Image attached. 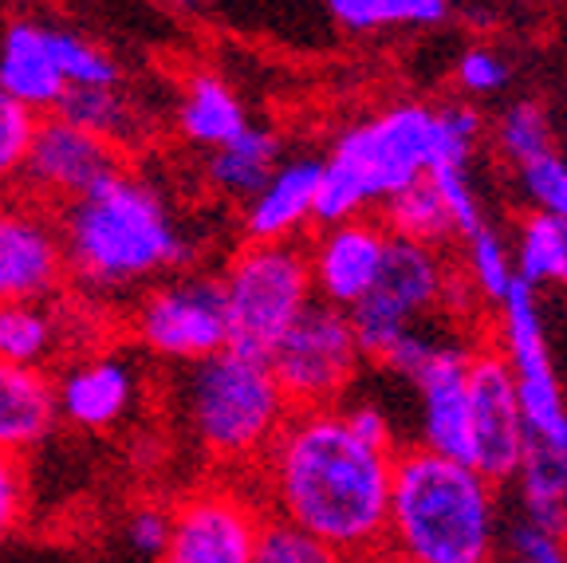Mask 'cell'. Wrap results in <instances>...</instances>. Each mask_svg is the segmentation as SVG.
Segmentation results:
<instances>
[{"label":"cell","instance_id":"1","mask_svg":"<svg viewBox=\"0 0 567 563\" xmlns=\"http://www.w3.org/2000/svg\"><path fill=\"white\" fill-rule=\"evenodd\" d=\"M394 453L354 438L339 410H292L260 458L276 520L323 540L351 563L386 555V504Z\"/></svg>","mask_w":567,"mask_h":563},{"label":"cell","instance_id":"2","mask_svg":"<svg viewBox=\"0 0 567 563\" xmlns=\"http://www.w3.org/2000/svg\"><path fill=\"white\" fill-rule=\"evenodd\" d=\"M52 217L60 229L63 268L91 296H123L194 256L166 197L131 170L60 205Z\"/></svg>","mask_w":567,"mask_h":563},{"label":"cell","instance_id":"3","mask_svg":"<svg viewBox=\"0 0 567 563\" xmlns=\"http://www.w3.org/2000/svg\"><path fill=\"white\" fill-rule=\"evenodd\" d=\"M386 555L402 563H496V489L473 465L406 449L394 458Z\"/></svg>","mask_w":567,"mask_h":563},{"label":"cell","instance_id":"4","mask_svg":"<svg viewBox=\"0 0 567 563\" xmlns=\"http://www.w3.org/2000/svg\"><path fill=\"white\" fill-rule=\"evenodd\" d=\"M186 414L197 446L217 465H252L265 458L292 406L265 359L221 351L189 370Z\"/></svg>","mask_w":567,"mask_h":563},{"label":"cell","instance_id":"5","mask_svg":"<svg viewBox=\"0 0 567 563\" xmlns=\"http://www.w3.org/2000/svg\"><path fill=\"white\" fill-rule=\"evenodd\" d=\"M221 296L225 327H229L225 351L268 359L280 335L311 304L308 248H300L296 240L240 248L221 276Z\"/></svg>","mask_w":567,"mask_h":563},{"label":"cell","instance_id":"6","mask_svg":"<svg viewBox=\"0 0 567 563\" xmlns=\"http://www.w3.org/2000/svg\"><path fill=\"white\" fill-rule=\"evenodd\" d=\"M359 359L363 351L354 344L347 311L311 299L265 362L292 410H316V406H331L351 387Z\"/></svg>","mask_w":567,"mask_h":563},{"label":"cell","instance_id":"7","mask_svg":"<svg viewBox=\"0 0 567 563\" xmlns=\"http://www.w3.org/2000/svg\"><path fill=\"white\" fill-rule=\"evenodd\" d=\"M442 296H445L442 256L430 245L390 237L386 260H382V273L374 280V288L347 311L359 351L367 359H382V351L402 331L417 327V319L430 308H437Z\"/></svg>","mask_w":567,"mask_h":563},{"label":"cell","instance_id":"8","mask_svg":"<svg viewBox=\"0 0 567 563\" xmlns=\"http://www.w3.org/2000/svg\"><path fill=\"white\" fill-rule=\"evenodd\" d=\"M430 134H434V111L414 103L394 106L371 123L351 126L336 142L328 162L363 190L367 205L386 202V197L402 194L406 185L425 177Z\"/></svg>","mask_w":567,"mask_h":563},{"label":"cell","instance_id":"9","mask_svg":"<svg viewBox=\"0 0 567 563\" xmlns=\"http://www.w3.org/2000/svg\"><path fill=\"white\" fill-rule=\"evenodd\" d=\"M134 339L146 351L177 362H202L229 347L221 276H177L142 296L134 308Z\"/></svg>","mask_w":567,"mask_h":563},{"label":"cell","instance_id":"10","mask_svg":"<svg viewBox=\"0 0 567 563\" xmlns=\"http://www.w3.org/2000/svg\"><path fill=\"white\" fill-rule=\"evenodd\" d=\"M265 509L233 484H202L169 512L162 563H252Z\"/></svg>","mask_w":567,"mask_h":563},{"label":"cell","instance_id":"11","mask_svg":"<svg viewBox=\"0 0 567 563\" xmlns=\"http://www.w3.org/2000/svg\"><path fill=\"white\" fill-rule=\"evenodd\" d=\"M123 150L115 142L95 139V134L63 123L55 115H40L17 185L24 202H35L55 213L60 205L75 202V197H83L99 182L123 174Z\"/></svg>","mask_w":567,"mask_h":563},{"label":"cell","instance_id":"12","mask_svg":"<svg viewBox=\"0 0 567 563\" xmlns=\"http://www.w3.org/2000/svg\"><path fill=\"white\" fill-rule=\"evenodd\" d=\"M505 308V347H508V370H513L516 402H520L524 433L528 441H540L548 449L567 453V406L559 395L551 355L544 344V327L536 299L524 280L513 276V288L501 299Z\"/></svg>","mask_w":567,"mask_h":563},{"label":"cell","instance_id":"13","mask_svg":"<svg viewBox=\"0 0 567 563\" xmlns=\"http://www.w3.org/2000/svg\"><path fill=\"white\" fill-rule=\"evenodd\" d=\"M68 268L52 209L0 194V304L60 296Z\"/></svg>","mask_w":567,"mask_h":563},{"label":"cell","instance_id":"14","mask_svg":"<svg viewBox=\"0 0 567 563\" xmlns=\"http://www.w3.org/2000/svg\"><path fill=\"white\" fill-rule=\"evenodd\" d=\"M465 387H470L473 469L493 484L508 481L520 469L528 433H524L520 402H516L513 370H508L505 355H470Z\"/></svg>","mask_w":567,"mask_h":563},{"label":"cell","instance_id":"15","mask_svg":"<svg viewBox=\"0 0 567 563\" xmlns=\"http://www.w3.org/2000/svg\"><path fill=\"white\" fill-rule=\"evenodd\" d=\"M386 245V229L359 217L323 229L316 245L308 248L311 291H319L323 304H331V308H354L379 280Z\"/></svg>","mask_w":567,"mask_h":563},{"label":"cell","instance_id":"16","mask_svg":"<svg viewBox=\"0 0 567 563\" xmlns=\"http://www.w3.org/2000/svg\"><path fill=\"white\" fill-rule=\"evenodd\" d=\"M470 351L453 344H437L434 355L414 379L422 390V449L437 458L473 465V426H470Z\"/></svg>","mask_w":567,"mask_h":563},{"label":"cell","instance_id":"17","mask_svg":"<svg viewBox=\"0 0 567 563\" xmlns=\"http://www.w3.org/2000/svg\"><path fill=\"white\" fill-rule=\"evenodd\" d=\"M60 422V395L48 367L0 362V449L24 458L52 438Z\"/></svg>","mask_w":567,"mask_h":563},{"label":"cell","instance_id":"18","mask_svg":"<svg viewBox=\"0 0 567 563\" xmlns=\"http://www.w3.org/2000/svg\"><path fill=\"white\" fill-rule=\"evenodd\" d=\"M55 395H60V418L75 422L80 430H106L131 410L134 370L115 355H91L63 370L55 379Z\"/></svg>","mask_w":567,"mask_h":563},{"label":"cell","instance_id":"19","mask_svg":"<svg viewBox=\"0 0 567 563\" xmlns=\"http://www.w3.org/2000/svg\"><path fill=\"white\" fill-rule=\"evenodd\" d=\"M323 174V162L296 158L288 166H276L260 194L245 202V237L248 245H272V240H292L303 221H311V202Z\"/></svg>","mask_w":567,"mask_h":563},{"label":"cell","instance_id":"20","mask_svg":"<svg viewBox=\"0 0 567 563\" xmlns=\"http://www.w3.org/2000/svg\"><path fill=\"white\" fill-rule=\"evenodd\" d=\"M0 91H9L28 111H52L68 91L55 68L48 28L35 20H12L0 35Z\"/></svg>","mask_w":567,"mask_h":563},{"label":"cell","instance_id":"21","mask_svg":"<svg viewBox=\"0 0 567 563\" xmlns=\"http://www.w3.org/2000/svg\"><path fill=\"white\" fill-rule=\"evenodd\" d=\"M177 126L189 142L197 146H225L248 126L245 106L229 91V83L217 80V75H194L182 91V103H177Z\"/></svg>","mask_w":567,"mask_h":563},{"label":"cell","instance_id":"22","mask_svg":"<svg viewBox=\"0 0 567 563\" xmlns=\"http://www.w3.org/2000/svg\"><path fill=\"white\" fill-rule=\"evenodd\" d=\"M516 477H520L524 520L567 540V453L540 441H524Z\"/></svg>","mask_w":567,"mask_h":563},{"label":"cell","instance_id":"23","mask_svg":"<svg viewBox=\"0 0 567 563\" xmlns=\"http://www.w3.org/2000/svg\"><path fill=\"white\" fill-rule=\"evenodd\" d=\"M276 158H280V142L272 131L260 126H245L233 142L217 146L209 154V185L221 190L229 197H252L265 190V182L272 177Z\"/></svg>","mask_w":567,"mask_h":563},{"label":"cell","instance_id":"24","mask_svg":"<svg viewBox=\"0 0 567 563\" xmlns=\"http://www.w3.org/2000/svg\"><path fill=\"white\" fill-rule=\"evenodd\" d=\"M55 351H60V316L48 299L0 304V362L48 367Z\"/></svg>","mask_w":567,"mask_h":563},{"label":"cell","instance_id":"25","mask_svg":"<svg viewBox=\"0 0 567 563\" xmlns=\"http://www.w3.org/2000/svg\"><path fill=\"white\" fill-rule=\"evenodd\" d=\"M52 115L95 134V139L115 142L118 150L134 131V111L118 88H68L52 106Z\"/></svg>","mask_w":567,"mask_h":563},{"label":"cell","instance_id":"26","mask_svg":"<svg viewBox=\"0 0 567 563\" xmlns=\"http://www.w3.org/2000/svg\"><path fill=\"white\" fill-rule=\"evenodd\" d=\"M386 237L394 240H414V245H430L445 240L453 233V221L445 202L437 197V190L430 182H414L406 185L402 194L386 197Z\"/></svg>","mask_w":567,"mask_h":563},{"label":"cell","instance_id":"27","mask_svg":"<svg viewBox=\"0 0 567 563\" xmlns=\"http://www.w3.org/2000/svg\"><path fill=\"white\" fill-rule=\"evenodd\" d=\"M516 280L528 288L544 280L567 284V221L551 213L528 217L520 233V253H516Z\"/></svg>","mask_w":567,"mask_h":563},{"label":"cell","instance_id":"28","mask_svg":"<svg viewBox=\"0 0 567 563\" xmlns=\"http://www.w3.org/2000/svg\"><path fill=\"white\" fill-rule=\"evenodd\" d=\"M331 17L354 32H371L382 24H434L445 17V0H323Z\"/></svg>","mask_w":567,"mask_h":563},{"label":"cell","instance_id":"29","mask_svg":"<svg viewBox=\"0 0 567 563\" xmlns=\"http://www.w3.org/2000/svg\"><path fill=\"white\" fill-rule=\"evenodd\" d=\"M48 44L68 88H118V63L80 32L48 28Z\"/></svg>","mask_w":567,"mask_h":563},{"label":"cell","instance_id":"30","mask_svg":"<svg viewBox=\"0 0 567 563\" xmlns=\"http://www.w3.org/2000/svg\"><path fill=\"white\" fill-rule=\"evenodd\" d=\"M252 563H351V560L343 552H336L331 544H323V540L300 532L288 520L265 516Z\"/></svg>","mask_w":567,"mask_h":563},{"label":"cell","instance_id":"31","mask_svg":"<svg viewBox=\"0 0 567 563\" xmlns=\"http://www.w3.org/2000/svg\"><path fill=\"white\" fill-rule=\"evenodd\" d=\"M35 123H40L35 111L17 103L9 91H0V194L20 182V170H24Z\"/></svg>","mask_w":567,"mask_h":563},{"label":"cell","instance_id":"32","mask_svg":"<svg viewBox=\"0 0 567 563\" xmlns=\"http://www.w3.org/2000/svg\"><path fill=\"white\" fill-rule=\"evenodd\" d=\"M501 146H505V154L516 162V166H524V162L551 154L548 119H544L540 106H536V103L508 106L505 119H501Z\"/></svg>","mask_w":567,"mask_h":563},{"label":"cell","instance_id":"33","mask_svg":"<svg viewBox=\"0 0 567 563\" xmlns=\"http://www.w3.org/2000/svg\"><path fill=\"white\" fill-rule=\"evenodd\" d=\"M470 240V268H473V280H477V288L485 291L488 299H501L508 296V288H513V265H508V253L505 245H501V237H496L493 229H485L481 225Z\"/></svg>","mask_w":567,"mask_h":563},{"label":"cell","instance_id":"34","mask_svg":"<svg viewBox=\"0 0 567 563\" xmlns=\"http://www.w3.org/2000/svg\"><path fill=\"white\" fill-rule=\"evenodd\" d=\"M524 190L540 213H551V217L567 221V162L556 158V154H544V158H532L520 166Z\"/></svg>","mask_w":567,"mask_h":563},{"label":"cell","instance_id":"35","mask_svg":"<svg viewBox=\"0 0 567 563\" xmlns=\"http://www.w3.org/2000/svg\"><path fill=\"white\" fill-rule=\"evenodd\" d=\"M425 182L434 185L437 197L445 202V209H450V221H453V233H461V237H473V233L485 225L481 221V209H477V197H473L470 182H465V170H425Z\"/></svg>","mask_w":567,"mask_h":563},{"label":"cell","instance_id":"36","mask_svg":"<svg viewBox=\"0 0 567 563\" xmlns=\"http://www.w3.org/2000/svg\"><path fill=\"white\" fill-rule=\"evenodd\" d=\"M28 512V473L24 458H12L0 449V544L24 524Z\"/></svg>","mask_w":567,"mask_h":563},{"label":"cell","instance_id":"37","mask_svg":"<svg viewBox=\"0 0 567 563\" xmlns=\"http://www.w3.org/2000/svg\"><path fill=\"white\" fill-rule=\"evenodd\" d=\"M505 563H567V540L524 520L508 532Z\"/></svg>","mask_w":567,"mask_h":563},{"label":"cell","instance_id":"38","mask_svg":"<svg viewBox=\"0 0 567 563\" xmlns=\"http://www.w3.org/2000/svg\"><path fill=\"white\" fill-rule=\"evenodd\" d=\"M169 536V512L154 509V504H142L131 512V524H126V540H131L134 552L142 555H162Z\"/></svg>","mask_w":567,"mask_h":563},{"label":"cell","instance_id":"39","mask_svg":"<svg viewBox=\"0 0 567 563\" xmlns=\"http://www.w3.org/2000/svg\"><path fill=\"white\" fill-rule=\"evenodd\" d=\"M461 88L465 91H496V88H505L508 83V68L501 60H496L493 52H481V48H473V52L461 55Z\"/></svg>","mask_w":567,"mask_h":563},{"label":"cell","instance_id":"40","mask_svg":"<svg viewBox=\"0 0 567 563\" xmlns=\"http://www.w3.org/2000/svg\"><path fill=\"white\" fill-rule=\"evenodd\" d=\"M343 422L351 426V433L363 446H371V449H382V453H394L390 449V422H386V414L382 410H374V406H354V410H343Z\"/></svg>","mask_w":567,"mask_h":563},{"label":"cell","instance_id":"41","mask_svg":"<svg viewBox=\"0 0 567 563\" xmlns=\"http://www.w3.org/2000/svg\"><path fill=\"white\" fill-rule=\"evenodd\" d=\"M379 563H402V560H394V555H382V560Z\"/></svg>","mask_w":567,"mask_h":563}]
</instances>
